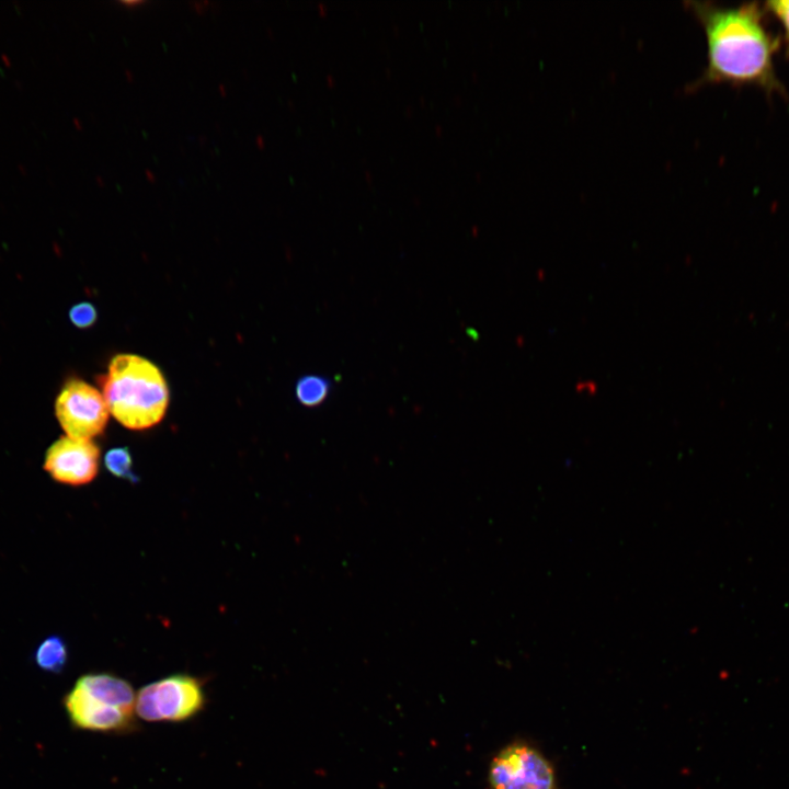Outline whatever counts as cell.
<instances>
[{
    "instance_id": "obj_12",
    "label": "cell",
    "mask_w": 789,
    "mask_h": 789,
    "mask_svg": "<svg viewBox=\"0 0 789 789\" xmlns=\"http://www.w3.org/2000/svg\"><path fill=\"white\" fill-rule=\"evenodd\" d=\"M765 12L773 14L782 26L785 55L789 58V0H770L764 4Z\"/></svg>"
},
{
    "instance_id": "obj_6",
    "label": "cell",
    "mask_w": 789,
    "mask_h": 789,
    "mask_svg": "<svg viewBox=\"0 0 789 789\" xmlns=\"http://www.w3.org/2000/svg\"><path fill=\"white\" fill-rule=\"evenodd\" d=\"M99 458L100 449L92 441L65 436L47 449L44 467L58 482L82 485L98 474Z\"/></svg>"
},
{
    "instance_id": "obj_4",
    "label": "cell",
    "mask_w": 789,
    "mask_h": 789,
    "mask_svg": "<svg viewBox=\"0 0 789 789\" xmlns=\"http://www.w3.org/2000/svg\"><path fill=\"white\" fill-rule=\"evenodd\" d=\"M489 782L492 789H558L550 761L524 742L506 745L492 758Z\"/></svg>"
},
{
    "instance_id": "obj_14",
    "label": "cell",
    "mask_w": 789,
    "mask_h": 789,
    "mask_svg": "<svg viewBox=\"0 0 789 789\" xmlns=\"http://www.w3.org/2000/svg\"><path fill=\"white\" fill-rule=\"evenodd\" d=\"M0 58H1L2 62H3L7 67H10V66H11V59H10L9 56H7L5 54H2V55L0 56Z\"/></svg>"
},
{
    "instance_id": "obj_5",
    "label": "cell",
    "mask_w": 789,
    "mask_h": 789,
    "mask_svg": "<svg viewBox=\"0 0 789 789\" xmlns=\"http://www.w3.org/2000/svg\"><path fill=\"white\" fill-rule=\"evenodd\" d=\"M55 411L67 436L85 441L104 431L110 414L102 392L80 379H71L64 386Z\"/></svg>"
},
{
    "instance_id": "obj_1",
    "label": "cell",
    "mask_w": 789,
    "mask_h": 789,
    "mask_svg": "<svg viewBox=\"0 0 789 789\" xmlns=\"http://www.w3.org/2000/svg\"><path fill=\"white\" fill-rule=\"evenodd\" d=\"M685 5L701 25L707 44V65L690 90L713 83L754 84L767 94L787 95L774 65L779 38L764 24L765 10L758 2L724 7L688 1Z\"/></svg>"
},
{
    "instance_id": "obj_10",
    "label": "cell",
    "mask_w": 789,
    "mask_h": 789,
    "mask_svg": "<svg viewBox=\"0 0 789 789\" xmlns=\"http://www.w3.org/2000/svg\"><path fill=\"white\" fill-rule=\"evenodd\" d=\"M331 389L329 379L308 375L301 377L296 385V397L306 407H317L328 397Z\"/></svg>"
},
{
    "instance_id": "obj_2",
    "label": "cell",
    "mask_w": 789,
    "mask_h": 789,
    "mask_svg": "<svg viewBox=\"0 0 789 789\" xmlns=\"http://www.w3.org/2000/svg\"><path fill=\"white\" fill-rule=\"evenodd\" d=\"M101 387L110 413L128 430L150 428L165 415L167 381L158 366L142 356H114Z\"/></svg>"
},
{
    "instance_id": "obj_13",
    "label": "cell",
    "mask_w": 789,
    "mask_h": 789,
    "mask_svg": "<svg viewBox=\"0 0 789 789\" xmlns=\"http://www.w3.org/2000/svg\"><path fill=\"white\" fill-rule=\"evenodd\" d=\"M71 322L78 328L91 327L96 320V310L89 302L75 305L69 312Z\"/></svg>"
},
{
    "instance_id": "obj_11",
    "label": "cell",
    "mask_w": 789,
    "mask_h": 789,
    "mask_svg": "<svg viewBox=\"0 0 789 789\" xmlns=\"http://www.w3.org/2000/svg\"><path fill=\"white\" fill-rule=\"evenodd\" d=\"M107 470L117 478L135 481L132 455L126 447L110 449L104 458Z\"/></svg>"
},
{
    "instance_id": "obj_7",
    "label": "cell",
    "mask_w": 789,
    "mask_h": 789,
    "mask_svg": "<svg viewBox=\"0 0 789 789\" xmlns=\"http://www.w3.org/2000/svg\"><path fill=\"white\" fill-rule=\"evenodd\" d=\"M64 707L72 727L102 733L130 732L135 714L98 699L77 685L64 697Z\"/></svg>"
},
{
    "instance_id": "obj_3",
    "label": "cell",
    "mask_w": 789,
    "mask_h": 789,
    "mask_svg": "<svg viewBox=\"0 0 789 789\" xmlns=\"http://www.w3.org/2000/svg\"><path fill=\"white\" fill-rule=\"evenodd\" d=\"M202 682L187 674H173L141 687L135 713L148 722H184L205 707Z\"/></svg>"
},
{
    "instance_id": "obj_16",
    "label": "cell",
    "mask_w": 789,
    "mask_h": 789,
    "mask_svg": "<svg viewBox=\"0 0 789 789\" xmlns=\"http://www.w3.org/2000/svg\"><path fill=\"white\" fill-rule=\"evenodd\" d=\"M14 84H15V87H16L18 89H20V90L23 88V87H22V83H21L19 80H14Z\"/></svg>"
},
{
    "instance_id": "obj_15",
    "label": "cell",
    "mask_w": 789,
    "mask_h": 789,
    "mask_svg": "<svg viewBox=\"0 0 789 789\" xmlns=\"http://www.w3.org/2000/svg\"><path fill=\"white\" fill-rule=\"evenodd\" d=\"M18 169L23 175L27 174L26 167H24L23 164H19Z\"/></svg>"
},
{
    "instance_id": "obj_9",
    "label": "cell",
    "mask_w": 789,
    "mask_h": 789,
    "mask_svg": "<svg viewBox=\"0 0 789 789\" xmlns=\"http://www.w3.org/2000/svg\"><path fill=\"white\" fill-rule=\"evenodd\" d=\"M35 663L48 673H61L68 661L65 641L58 636L44 639L35 650Z\"/></svg>"
},
{
    "instance_id": "obj_8",
    "label": "cell",
    "mask_w": 789,
    "mask_h": 789,
    "mask_svg": "<svg viewBox=\"0 0 789 789\" xmlns=\"http://www.w3.org/2000/svg\"><path fill=\"white\" fill-rule=\"evenodd\" d=\"M78 687L122 710L135 713L136 694L130 683L108 673H91L78 678Z\"/></svg>"
}]
</instances>
